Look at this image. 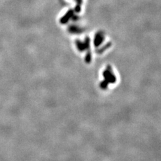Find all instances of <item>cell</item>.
I'll return each instance as SVG.
<instances>
[{"instance_id":"cell-1","label":"cell","mask_w":161,"mask_h":161,"mask_svg":"<svg viewBox=\"0 0 161 161\" xmlns=\"http://www.w3.org/2000/svg\"><path fill=\"white\" fill-rule=\"evenodd\" d=\"M73 16V10H69V11L66 12L65 15L63 17H62L61 19L60 20V22L62 24H66L67 22L69 20L70 18H71Z\"/></svg>"},{"instance_id":"cell-2","label":"cell","mask_w":161,"mask_h":161,"mask_svg":"<svg viewBox=\"0 0 161 161\" xmlns=\"http://www.w3.org/2000/svg\"><path fill=\"white\" fill-rule=\"evenodd\" d=\"M89 39L88 38H87L86 40H85L84 44L80 42L77 41V45H78V47L79 50H81L83 51V49H85V48L88 47H89Z\"/></svg>"},{"instance_id":"cell-3","label":"cell","mask_w":161,"mask_h":161,"mask_svg":"<svg viewBox=\"0 0 161 161\" xmlns=\"http://www.w3.org/2000/svg\"><path fill=\"white\" fill-rule=\"evenodd\" d=\"M103 40V36H102L101 33H98L95 35V45L96 47L99 46Z\"/></svg>"}]
</instances>
